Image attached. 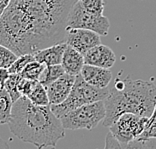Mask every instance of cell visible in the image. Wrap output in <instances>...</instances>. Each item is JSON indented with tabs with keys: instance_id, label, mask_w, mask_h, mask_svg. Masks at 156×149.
Segmentation results:
<instances>
[{
	"instance_id": "6da1fadb",
	"label": "cell",
	"mask_w": 156,
	"mask_h": 149,
	"mask_svg": "<svg viewBox=\"0 0 156 149\" xmlns=\"http://www.w3.org/2000/svg\"><path fill=\"white\" fill-rule=\"evenodd\" d=\"M77 0H11L0 17V44L20 56L66 40Z\"/></svg>"
},
{
	"instance_id": "7a4b0ae2",
	"label": "cell",
	"mask_w": 156,
	"mask_h": 149,
	"mask_svg": "<svg viewBox=\"0 0 156 149\" xmlns=\"http://www.w3.org/2000/svg\"><path fill=\"white\" fill-rule=\"evenodd\" d=\"M10 131L25 143L38 148L55 147L65 136L61 120L49 105H36L26 96L13 102L8 122Z\"/></svg>"
},
{
	"instance_id": "3957f363",
	"label": "cell",
	"mask_w": 156,
	"mask_h": 149,
	"mask_svg": "<svg viewBox=\"0 0 156 149\" xmlns=\"http://www.w3.org/2000/svg\"><path fill=\"white\" fill-rule=\"evenodd\" d=\"M104 104L105 127H109L125 113L150 117L156 104V85L149 81L132 79L130 76H117Z\"/></svg>"
},
{
	"instance_id": "277c9868",
	"label": "cell",
	"mask_w": 156,
	"mask_h": 149,
	"mask_svg": "<svg viewBox=\"0 0 156 149\" xmlns=\"http://www.w3.org/2000/svg\"><path fill=\"white\" fill-rule=\"evenodd\" d=\"M109 93V88H97L92 86L83 79V77L78 74L75 78L72 89L70 91L64 101L57 105H51V110L53 113L61 118L69 111L77 107H80L84 104L92 103V102L104 100Z\"/></svg>"
},
{
	"instance_id": "5b68a950",
	"label": "cell",
	"mask_w": 156,
	"mask_h": 149,
	"mask_svg": "<svg viewBox=\"0 0 156 149\" xmlns=\"http://www.w3.org/2000/svg\"><path fill=\"white\" fill-rule=\"evenodd\" d=\"M105 114L104 100H99L73 109L61 117L60 120L64 129L91 130L103 121Z\"/></svg>"
},
{
	"instance_id": "8992f818",
	"label": "cell",
	"mask_w": 156,
	"mask_h": 149,
	"mask_svg": "<svg viewBox=\"0 0 156 149\" xmlns=\"http://www.w3.org/2000/svg\"><path fill=\"white\" fill-rule=\"evenodd\" d=\"M68 28L88 29L98 33L100 36H105L108 34L110 22L107 17L87 11L81 4L80 0H77L69 12L67 29Z\"/></svg>"
},
{
	"instance_id": "52a82bcc",
	"label": "cell",
	"mask_w": 156,
	"mask_h": 149,
	"mask_svg": "<svg viewBox=\"0 0 156 149\" xmlns=\"http://www.w3.org/2000/svg\"><path fill=\"white\" fill-rule=\"evenodd\" d=\"M149 117L139 116L132 113L122 114L110 126L109 132L120 143V147L135 140L144 131Z\"/></svg>"
},
{
	"instance_id": "ba28073f",
	"label": "cell",
	"mask_w": 156,
	"mask_h": 149,
	"mask_svg": "<svg viewBox=\"0 0 156 149\" xmlns=\"http://www.w3.org/2000/svg\"><path fill=\"white\" fill-rule=\"evenodd\" d=\"M100 35L92 30L81 28H68L66 33V44L74 48L81 54H85L89 49L101 44Z\"/></svg>"
},
{
	"instance_id": "9c48e42d",
	"label": "cell",
	"mask_w": 156,
	"mask_h": 149,
	"mask_svg": "<svg viewBox=\"0 0 156 149\" xmlns=\"http://www.w3.org/2000/svg\"><path fill=\"white\" fill-rule=\"evenodd\" d=\"M75 75H71L65 72L62 76H60L58 79H56L54 82L46 87L49 103L51 105L62 103L68 97L73 84L75 82Z\"/></svg>"
},
{
	"instance_id": "30bf717a",
	"label": "cell",
	"mask_w": 156,
	"mask_h": 149,
	"mask_svg": "<svg viewBox=\"0 0 156 149\" xmlns=\"http://www.w3.org/2000/svg\"><path fill=\"white\" fill-rule=\"evenodd\" d=\"M84 56V63L102 68L110 69L115 63V54L112 49L102 44H98L89 49Z\"/></svg>"
},
{
	"instance_id": "8fae6325",
	"label": "cell",
	"mask_w": 156,
	"mask_h": 149,
	"mask_svg": "<svg viewBox=\"0 0 156 149\" xmlns=\"http://www.w3.org/2000/svg\"><path fill=\"white\" fill-rule=\"evenodd\" d=\"M80 75L87 83L97 88H107L112 79V73L109 69L90 64L83 65Z\"/></svg>"
},
{
	"instance_id": "7c38bea8",
	"label": "cell",
	"mask_w": 156,
	"mask_h": 149,
	"mask_svg": "<svg viewBox=\"0 0 156 149\" xmlns=\"http://www.w3.org/2000/svg\"><path fill=\"white\" fill-rule=\"evenodd\" d=\"M66 42L51 45L49 47L40 49L34 53V58L36 61L44 65H55L61 64L63 53L66 48Z\"/></svg>"
},
{
	"instance_id": "4fadbf2b",
	"label": "cell",
	"mask_w": 156,
	"mask_h": 149,
	"mask_svg": "<svg viewBox=\"0 0 156 149\" xmlns=\"http://www.w3.org/2000/svg\"><path fill=\"white\" fill-rule=\"evenodd\" d=\"M84 64L85 63L83 54H81L80 52H78L74 48L67 45L65 51L63 53L61 61V65L64 68L65 72L76 76L78 74H80Z\"/></svg>"
},
{
	"instance_id": "5bb4252c",
	"label": "cell",
	"mask_w": 156,
	"mask_h": 149,
	"mask_svg": "<svg viewBox=\"0 0 156 149\" xmlns=\"http://www.w3.org/2000/svg\"><path fill=\"white\" fill-rule=\"evenodd\" d=\"M13 101L4 86L0 84V124H8Z\"/></svg>"
},
{
	"instance_id": "9a60e30c",
	"label": "cell",
	"mask_w": 156,
	"mask_h": 149,
	"mask_svg": "<svg viewBox=\"0 0 156 149\" xmlns=\"http://www.w3.org/2000/svg\"><path fill=\"white\" fill-rule=\"evenodd\" d=\"M65 73L64 68L61 64L55 65H46L45 68L42 71L40 77H39V82L46 88L49 86L52 82H54L56 79H58L60 76H62Z\"/></svg>"
},
{
	"instance_id": "2e32d148",
	"label": "cell",
	"mask_w": 156,
	"mask_h": 149,
	"mask_svg": "<svg viewBox=\"0 0 156 149\" xmlns=\"http://www.w3.org/2000/svg\"><path fill=\"white\" fill-rule=\"evenodd\" d=\"M32 103L36 105H49V98L46 88L38 80L35 81L32 89L26 96Z\"/></svg>"
},
{
	"instance_id": "e0dca14e",
	"label": "cell",
	"mask_w": 156,
	"mask_h": 149,
	"mask_svg": "<svg viewBox=\"0 0 156 149\" xmlns=\"http://www.w3.org/2000/svg\"><path fill=\"white\" fill-rule=\"evenodd\" d=\"M45 66L46 65L36 61V60H33V61L28 63L25 66V68L19 74L23 78H27V79L30 80H39V77H40Z\"/></svg>"
},
{
	"instance_id": "ac0fdd59",
	"label": "cell",
	"mask_w": 156,
	"mask_h": 149,
	"mask_svg": "<svg viewBox=\"0 0 156 149\" xmlns=\"http://www.w3.org/2000/svg\"><path fill=\"white\" fill-rule=\"evenodd\" d=\"M21 77L22 76H21L19 73L10 74L9 77L7 78V80L5 81L4 87L7 90V92L9 93L13 102H15L17 99H19L21 96H22L18 90V82L21 79Z\"/></svg>"
},
{
	"instance_id": "d6986e66",
	"label": "cell",
	"mask_w": 156,
	"mask_h": 149,
	"mask_svg": "<svg viewBox=\"0 0 156 149\" xmlns=\"http://www.w3.org/2000/svg\"><path fill=\"white\" fill-rule=\"evenodd\" d=\"M35 60L34 55L31 53H26V54H22L17 57V59L12 63V65L8 68V71L10 74H15V73H20L22 70L25 68V66L29 62Z\"/></svg>"
},
{
	"instance_id": "ffe728a7",
	"label": "cell",
	"mask_w": 156,
	"mask_h": 149,
	"mask_svg": "<svg viewBox=\"0 0 156 149\" xmlns=\"http://www.w3.org/2000/svg\"><path fill=\"white\" fill-rule=\"evenodd\" d=\"M18 57L11 49L0 44V68H9Z\"/></svg>"
},
{
	"instance_id": "44dd1931",
	"label": "cell",
	"mask_w": 156,
	"mask_h": 149,
	"mask_svg": "<svg viewBox=\"0 0 156 149\" xmlns=\"http://www.w3.org/2000/svg\"><path fill=\"white\" fill-rule=\"evenodd\" d=\"M147 138H156V104L154 107V110L152 115L148 119V122L146 124L144 131L142 134L136 138V139H147Z\"/></svg>"
},
{
	"instance_id": "7402d4cb",
	"label": "cell",
	"mask_w": 156,
	"mask_h": 149,
	"mask_svg": "<svg viewBox=\"0 0 156 149\" xmlns=\"http://www.w3.org/2000/svg\"><path fill=\"white\" fill-rule=\"evenodd\" d=\"M81 4L87 11L97 15H103L104 2L103 0H80Z\"/></svg>"
},
{
	"instance_id": "603a6c76",
	"label": "cell",
	"mask_w": 156,
	"mask_h": 149,
	"mask_svg": "<svg viewBox=\"0 0 156 149\" xmlns=\"http://www.w3.org/2000/svg\"><path fill=\"white\" fill-rule=\"evenodd\" d=\"M123 148H156V138H147L141 140L135 139L124 145Z\"/></svg>"
},
{
	"instance_id": "cb8c5ba5",
	"label": "cell",
	"mask_w": 156,
	"mask_h": 149,
	"mask_svg": "<svg viewBox=\"0 0 156 149\" xmlns=\"http://www.w3.org/2000/svg\"><path fill=\"white\" fill-rule=\"evenodd\" d=\"M35 81L36 80H30V79H27V78L21 77V79L18 82V90L22 96H27V95L29 94V92L32 89Z\"/></svg>"
},
{
	"instance_id": "d4e9b609",
	"label": "cell",
	"mask_w": 156,
	"mask_h": 149,
	"mask_svg": "<svg viewBox=\"0 0 156 149\" xmlns=\"http://www.w3.org/2000/svg\"><path fill=\"white\" fill-rule=\"evenodd\" d=\"M105 148H121L120 143L116 140V138L109 132L107 137H106V145Z\"/></svg>"
},
{
	"instance_id": "484cf974",
	"label": "cell",
	"mask_w": 156,
	"mask_h": 149,
	"mask_svg": "<svg viewBox=\"0 0 156 149\" xmlns=\"http://www.w3.org/2000/svg\"><path fill=\"white\" fill-rule=\"evenodd\" d=\"M10 73L8 71V68H0V84L2 86H4L5 81L7 80V78L9 77Z\"/></svg>"
},
{
	"instance_id": "4316f807",
	"label": "cell",
	"mask_w": 156,
	"mask_h": 149,
	"mask_svg": "<svg viewBox=\"0 0 156 149\" xmlns=\"http://www.w3.org/2000/svg\"><path fill=\"white\" fill-rule=\"evenodd\" d=\"M11 0H0V17H1L2 13L4 12L5 8L7 7V5L9 4V2Z\"/></svg>"
},
{
	"instance_id": "83f0119b",
	"label": "cell",
	"mask_w": 156,
	"mask_h": 149,
	"mask_svg": "<svg viewBox=\"0 0 156 149\" xmlns=\"http://www.w3.org/2000/svg\"><path fill=\"white\" fill-rule=\"evenodd\" d=\"M7 147H8V145H7L4 141L1 139V137H0V148H7Z\"/></svg>"
}]
</instances>
